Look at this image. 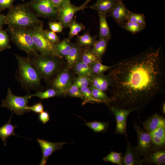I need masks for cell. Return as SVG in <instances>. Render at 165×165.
I'll use <instances>...</instances> for the list:
<instances>
[{
	"mask_svg": "<svg viewBox=\"0 0 165 165\" xmlns=\"http://www.w3.org/2000/svg\"><path fill=\"white\" fill-rule=\"evenodd\" d=\"M108 75L111 87L109 107L141 111L164 87L165 64L160 48L120 61Z\"/></svg>",
	"mask_w": 165,
	"mask_h": 165,
	"instance_id": "6da1fadb",
	"label": "cell"
},
{
	"mask_svg": "<svg viewBox=\"0 0 165 165\" xmlns=\"http://www.w3.org/2000/svg\"><path fill=\"white\" fill-rule=\"evenodd\" d=\"M18 68L16 78L23 89L27 90L39 91L42 77L37 69L31 62L28 57L15 54Z\"/></svg>",
	"mask_w": 165,
	"mask_h": 165,
	"instance_id": "7a4b0ae2",
	"label": "cell"
},
{
	"mask_svg": "<svg viewBox=\"0 0 165 165\" xmlns=\"http://www.w3.org/2000/svg\"><path fill=\"white\" fill-rule=\"evenodd\" d=\"M8 9L5 19V24L8 26L29 28L36 26L42 21L26 3L13 5Z\"/></svg>",
	"mask_w": 165,
	"mask_h": 165,
	"instance_id": "3957f363",
	"label": "cell"
},
{
	"mask_svg": "<svg viewBox=\"0 0 165 165\" xmlns=\"http://www.w3.org/2000/svg\"><path fill=\"white\" fill-rule=\"evenodd\" d=\"M7 31L9 33L10 40L19 49L25 52L28 57H32L39 54L28 28L8 26Z\"/></svg>",
	"mask_w": 165,
	"mask_h": 165,
	"instance_id": "277c9868",
	"label": "cell"
},
{
	"mask_svg": "<svg viewBox=\"0 0 165 165\" xmlns=\"http://www.w3.org/2000/svg\"><path fill=\"white\" fill-rule=\"evenodd\" d=\"M28 57L31 64L40 73L42 79L46 80L52 77L59 69L60 63L59 60L60 58L58 57L39 53Z\"/></svg>",
	"mask_w": 165,
	"mask_h": 165,
	"instance_id": "5b68a950",
	"label": "cell"
},
{
	"mask_svg": "<svg viewBox=\"0 0 165 165\" xmlns=\"http://www.w3.org/2000/svg\"><path fill=\"white\" fill-rule=\"evenodd\" d=\"M43 26V23L42 21L36 26L28 28L36 49L41 54L50 55L60 58L56 45L51 43L46 38L44 33Z\"/></svg>",
	"mask_w": 165,
	"mask_h": 165,
	"instance_id": "8992f818",
	"label": "cell"
},
{
	"mask_svg": "<svg viewBox=\"0 0 165 165\" xmlns=\"http://www.w3.org/2000/svg\"><path fill=\"white\" fill-rule=\"evenodd\" d=\"M29 93L24 96L14 95L9 87H8L6 98L2 101L1 107L13 111L18 116L23 115L30 111L27 109L29 99L31 97Z\"/></svg>",
	"mask_w": 165,
	"mask_h": 165,
	"instance_id": "52a82bcc",
	"label": "cell"
},
{
	"mask_svg": "<svg viewBox=\"0 0 165 165\" xmlns=\"http://www.w3.org/2000/svg\"><path fill=\"white\" fill-rule=\"evenodd\" d=\"M26 3L38 17L54 21L58 20V10L51 0H31Z\"/></svg>",
	"mask_w": 165,
	"mask_h": 165,
	"instance_id": "ba28073f",
	"label": "cell"
},
{
	"mask_svg": "<svg viewBox=\"0 0 165 165\" xmlns=\"http://www.w3.org/2000/svg\"><path fill=\"white\" fill-rule=\"evenodd\" d=\"M134 128L137 136L138 144L136 147L141 157H143L154 149L160 148L153 144L149 132L142 128L135 121Z\"/></svg>",
	"mask_w": 165,
	"mask_h": 165,
	"instance_id": "9c48e42d",
	"label": "cell"
},
{
	"mask_svg": "<svg viewBox=\"0 0 165 165\" xmlns=\"http://www.w3.org/2000/svg\"><path fill=\"white\" fill-rule=\"evenodd\" d=\"M112 114L115 116L116 121V127L115 133L123 135L126 138V124L127 117L133 111V109H126L116 107H110Z\"/></svg>",
	"mask_w": 165,
	"mask_h": 165,
	"instance_id": "30bf717a",
	"label": "cell"
},
{
	"mask_svg": "<svg viewBox=\"0 0 165 165\" xmlns=\"http://www.w3.org/2000/svg\"><path fill=\"white\" fill-rule=\"evenodd\" d=\"M85 8L81 5L78 6L71 3V1L64 3L58 9V19L63 25V28L69 27L75 13Z\"/></svg>",
	"mask_w": 165,
	"mask_h": 165,
	"instance_id": "8fae6325",
	"label": "cell"
},
{
	"mask_svg": "<svg viewBox=\"0 0 165 165\" xmlns=\"http://www.w3.org/2000/svg\"><path fill=\"white\" fill-rule=\"evenodd\" d=\"M72 84V79L67 69H64L53 79L51 83L52 88L59 91L61 95H65L68 89Z\"/></svg>",
	"mask_w": 165,
	"mask_h": 165,
	"instance_id": "7c38bea8",
	"label": "cell"
},
{
	"mask_svg": "<svg viewBox=\"0 0 165 165\" xmlns=\"http://www.w3.org/2000/svg\"><path fill=\"white\" fill-rule=\"evenodd\" d=\"M41 147L42 153V157L39 165L46 164L49 157L54 152L61 149L63 145L67 144L65 141L53 142L43 139H37Z\"/></svg>",
	"mask_w": 165,
	"mask_h": 165,
	"instance_id": "4fadbf2b",
	"label": "cell"
},
{
	"mask_svg": "<svg viewBox=\"0 0 165 165\" xmlns=\"http://www.w3.org/2000/svg\"><path fill=\"white\" fill-rule=\"evenodd\" d=\"M142 159L136 146L127 142V149L122 161L121 165H142Z\"/></svg>",
	"mask_w": 165,
	"mask_h": 165,
	"instance_id": "5bb4252c",
	"label": "cell"
},
{
	"mask_svg": "<svg viewBox=\"0 0 165 165\" xmlns=\"http://www.w3.org/2000/svg\"><path fill=\"white\" fill-rule=\"evenodd\" d=\"M143 158L142 161L143 164L165 165V147L157 148Z\"/></svg>",
	"mask_w": 165,
	"mask_h": 165,
	"instance_id": "9a60e30c",
	"label": "cell"
},
{
	"mask_svg": "<svg viewBox=\"0 0 165 165\" xmlns=\"http://www.w3.org/2000/svg\"><path fill=\"white\" fill-rule=\"evenodd\" d=\"M130 12L122 1L113 9L108 13V16L112 17L118 25L121 26L127 20Z\"/></svg>",
	"mask_w": 165,
	"mask_h": 165,
	"instance_id": "2e32d148",
	"label": "cell"
},
{
	"mask_svg": "<svg viewBox=\"0 0 165 165\" xmlns=\"http://www.w3.org/2000/svg\"><path fill=\"white\" fill-rule=\"evenodd\" d=\"M141 124L144 129L150 132L160 127L165 126V119L160 114L155 113Z\"/></svg>",
	"mask_w": 165,
	"mask_h": 165,
	"instance_id": "e0dca14e",
	"label": "cell"
},
{
	"mask_svg": "<svg viewBox=\"0 0 165 165\" xmlns=\"http://www.w3.org/2000/svg\"><path fill=\"white\" fill-rule=\"evenodd\" d=\"M122 1V0H97L94 4L89 7L97 12L107 14Z\"/></svg>",
	"mask_w": 165,
	"mask_h": 165,
	"instance_id": "ac0fdd59",
	"label": "cell"
},
{
	"mask_svg": "<svg viewBox=\"0 0 165 165\" xmlns=\"http://www.w3.org/2000/svg\"><path fill=\"white\" fill-rule=\"evenodd\" d=\"M82 46L77 42L73 43L69 53L65 57L69 68L73 67L76 63L81 60L83 48Z\"/></svg>",
	"mask_w": 165,
	"mask_h": 165,
	"instance_id": "d6986e66",
	"label": "cell"
},
{
	"mask_svg": "<svg viewBox=\"0 0 165 165\" xmlns=\"http://www.w3.org/2000/svg\"><path fill=\"white\" fill-rule=\"evenodd\" d=\"M90 77L91 80V85L99 90L104 91L110 86L111 81L108 75H94Z\"/></svg>",
	"mask_w": 165,
	"mask_h": 165,
	"instance_id": "ffe728a7",
	"label": "cell"
},
{
	"mask_svg": "<svg viewBox=\"0 0 165 165\" xmlns=\"http://www.w3.org/2000/svg\"><path fill=\"white\" fill-rule=\"evenodd\" d=\"M97 13L99 20V38L108 39L110 40L111 35L106 20L107 14L100 12Z\"/></svg>",
	"mask_w": 165,
	"mask_h": 165,
	"instance_id": "44dd1931",
	"label": "cell"
},
{
	"mask_svg": "<svg viewBox=\"0 0 165 165\" xmlns=\"http://www.w3.org/2000/svg\"><path fill=\"white\" fill-rule=\"evenodd\" d=\"M13 114V113L8 122L0 127V138L3 141L4 146L6 145V141L8 138L11 136H17L15 133L14 129L17 126H14L11 123Z\"/></svg>",
	"mask_w": 165,
	"mask_h": 165,
	"instance_id": "7402d4cb",
	"label": "cell"
},
{
	"mask_svg": "<svg viewBox=\"0 0 165 165\" xmlns=\"http://www.w3.org/2000/svg\"><path fill=\"white\" fill-rule=\"evenodd\" d=\"M108 39L99 38L96 40L92 48L91 49L92 52L97 57L98 60L101 61L103 56L106 50Z\"/></svg>",
	"mask_w": 165,
	"mask_h": 165,
	"instance_id": "603a6c76",
	"label": "cell"
},
{
	"mask_svg": "<svg viewBox=\"0 0 165 165\" xmlns=\"http://www.w3.org/2000/svg\"><path fill=\"white\" fill-rule=\"evenodd\" d=\"M73 43L70 40L64 38L56 45L57 53L60 58L65 57L71 49Z\"/></svg>",
	"mask_w": 165,
	"mask_h": 165,
	"instance_id": "cb8c5ba5",
	"label": "cell"
},
{
	"mask_svg": "<svg viewBox=\"0 0 165 165\" xmlns=\"http://www.w3.org/2000/svg\"><path fill=\"white\" fill-rule=\"evenodd\" d=\"M98 37L97 35L91 36L89 30L85 32L81 35L77 36V42L81 46L86 47L93 46L97 38Z\"/></svg>",
	"mask_w": 165,
	"mask_h": 165,
	"instance_id": "d4e9b609",
	"label": "cell"
},
{
	"mask_svg": "<svg viewBox=\"0 0 165 165\" xmlns=\"http://www.w3.org/2000/svg\"><path fill=\"white\" fill-rule=\"evenodd\" d=\"M73 68L78 75L91 77L94 75L90 67L81 60L76 63Z\"/></svg>",
	"mask_w": 165,
	"mask_h": 165,
	"instance_id": "484cf974",
	"label": "cell"
},
{
	"mask_svg": "<svg viewBox=\"0 0 165 165\" xmlns=\"http://www.w3.org/2000/svg\"><path fill=\"white\" fill-rule=\"evenodd\" d=\"M81 61L90 66L94 63L99 60L97 57L92 52L91 49L87 47L83 48Z\"/></svg>",
	"mask_w": 165,
	"mask_h": 165,
	"instance_id": "4316f807",
	"label": "cell"
},
{
	"mask_svg": "<svg viewBox=\"0 0 165 165\" xmlns=\"http://www.w3.org/2000/svg\"><path fill=\"white\" fill-rule=\"evenodd\" d=\"M68 27L70 30L68 38L70 40L72 38L75 36H77L79 32L86 29L83 24L76 21V16L73 18Z\"/></svg>",
	"mask_w": 165,
	"mask_h": 165,
	"instance_id": "83f0119b",
	"label": "cell"
},
{
	"mask_svg": "<svg viewBox=\"0 0 165 165\" xmlns=\"http://www.w3.org/2000/svg\"><path fill=\"white\" fill-rule=\"evenodd\" d=\"M123 28L132 34H135L143 30L145 26L138 23L126 21L121 26Z\"/></svg>",
	"mask_w": 165,
	"mask_h": 165,
	"instance_id": "f1b7e54d",
	"label": "cell"
},
{
	"mask_svg": "<svg viewBox=\"0 0 165 165\" xmlns=\"http://www.w3.org/2000/svg\"><path fill=\"white\" fill-rule=\"evenodd\" d=\"M61 95L60 93L56 90L51 88L44 91H37L33 94H31V97L35 96L43 100L45 99L59 96Z\"/></svg>",
	"mask_w": 165,
	"mask_h": 165,
	"instance_id": "f546056e",
	"label": "cell"
},
{
	"mask_svg": "<svg viewBox=\"0 0 165 165\" xmlns=\"http://www.w3.org/2000/svg\"><path fill=\"white\" fill-rule=\"evenodd\" d=\"M10 40L7 31L3 29L2 28L0 29V52L11 48Z\"/></svg>",
	"mask_w": 165,
	"mask_h": 165,
	"instance_id": "4dcf8cb0",
	"label": "cell"
},
{
	"mask_svg": "<svg viewBox=\"0 0 165 165\" xmlns=\"http://www.w3.org/2000/svg\"><path fill=\"white\" fill-rule=\"evenodd\" d=\"M107 66L102 64L101 61H97L90 66L93 73L94 75H101L104 73L110 70L113 66Z\"/></svg>",
	"mask_w": 165,
	"mask_h": 165,
	"instance_id": "1f68e13d",
	"label": "cell"
},
{
	"mask_svg": "<svg viewBox=\"0 0 165 165\" xmlns=\"http://www.w3.org/2000/svg\"><path fill=\"white\" fill-rule=\"evenodd\" d=\"M87 126L96 133H103L105 131L109 126L108 122H100L95 121L92 122H86Z\"/></svg>",
	"mask_w": 165,
	"mask_h": 165,
	"instance_id": "d6a6232c",
	"label": "cell"
},
{
	"mask_svg": "<svg viewBox=\"0 0 165 165\" xmlns=\"http://www.w3.org/2000/svg\"><path fill=\"white\" fill-rule=\"evenodd\" d=\"M89 88L90 90L93 97L96 99L104 101L108 104L109 100V97L101 90H99L90 85Z\"/></svg>",
	"mask_w": 165,
	"mask_h": 165,
	"instance_id": "836d02e7",
	"label": "cell"
},
{
	"mask_svg": "<svg viewBox=\"0 0 165 165\" xmlns=\"http://www.w3.org/2000/svg\"><path fill=\"white\" fill-rule=\"evenodd\" d=\"M123 154L112 151L107 156L103 159L105 162H110L119 165H121Z\"/></svg>",
	"mask_w": 165,
	"mask_h": 165,
	"instance_id": "e575fe53",
	"label": "cell"
},
{
	"mask_svg": "<svg viewBox=\"0 0 165 165\" xmlns=\"http://www.w3.org/2000/svg\"><path fill=\"white\" fill-rule=\"evenodd\" d=\"M127 21L137 23L146 26L145 17L143 14L135 13L130 11Z\"/></svg>",
	"mask_w": 165,
	"mask_h": 165,
	"instance_id": "d590c367",
	"label": "cell"
},
{
	"mask_svg": "<svg viewBox=\"0 0 165 165\" xmlns=\"http://www.w3.org/2000/svg\"><path fill=\"white\" fill-rule=\"evenodd\" d=\"M85 99V102H94L97 103H105L104 101L95 99L88 87H82L79 89Z\"/></svg>",
	"mask_w": 165,
	"mask_h": 165,
	"instance_id": "8d00e7d4",
	"label": "cell"
},
{
	"mask_svg": "<svg viewBox=\"0 0 165 165\" xmlns=\"http://www.w3.org/2000/svg\"><path fill=\"white\" fill-rule=\"evenodd\" d=\"M65 95L80 98L85 101L84 97L79 88L74 83L72 84L66 91Z\"/></svg>",
	"mask_w": 165,
	"mask_h": 165,
	"instance_id": "74e56055",
	"label": "cell"
},
{
	"mask_svg": "<svg viewBox=\"0 0 165 165\" xmlns=\"http://www.w3.org/2000/svg\"><path fill=\"white\" fill-rule=\"evenodd\" d=\"M91 80L90 77L84 75H78L75 79L74 83L79 88L87 87L91 84Z\"/></svg>",
	"mask_w": 165,
	"mask_h": 165,
	"instance_id": "f35d334b",
	"label": "cell"
},
{
	"mask_svg": "<svg viewBox=\"0 0 165 165\" xmlns=\"http://www.w3.org/2000/svg\"><path fill=\"white\" fill-rule=\"evenodd\" d=\"M44 33L46 38L51 43L56 45L60 41L59 36L55 32L51 30L44 29Z\"/></svg>",
	"mask_w": 165,
	"mask_h": 165,
	"instance_id": "ab89813d",
	"label": "cell"
},
{
	"mask_svg": "<svg viewBox=\"0 0 165 165\" xmlns=\"http://www.w3.org/2000/svg\"><path fill=\"white\" fill-rule=\"evenodd\" d=\"M48 24L50 30L55 32L62 33L63 28L62 24L60 21H50Z\"/></svg>",
	"mask_w": 165,
	"mask_h": 165,
	"instance_id": "60d3db41",
	"label": "cell"
},
{
	"mask_svg": "<svg viewBox=\"0 0 165 165\" xmlns=\"http://www.w3.org/2000/svg\"><path fill=\"white\" fill-rule=\"evenodd\" d=\"M149 132L151 136L165 140V126L160 127Z\"/></svg>",
	"mask_w": 165,
	"mask_h": 165,
	"instance_id": "b9f144b4",
	"label": "cell"
},
{
	"mask_svg": "<svg viewBox=\"0 0 165 165\" xmlns=\"http://www.w3.org/2000/svg\"><path fill=\"white\" fill-rule=\"evenodd\" d=\"M27 109L37 113H40L43 111L44 110L43 106L41 102L37 103L31 106H28Z\"/></svg>",
	"mask_w": 165,
	"mask_h": 165,
	"instance_id": "7bdbcfd3",
	"label": "cell"
},
{
	"mask_svg": "<svg viewBox=\"0 0 165 165\" xmlns=\"http://www.w3.org/2000/svg\"><path fill=\"white\" fill-rule=\"evenodd\" d=\"M15 0H0V13L5 9H9L13 5Z\"/></svg>",
	"mask_w": 165,
	"mask_h": 165,
	"instance_id": "ee69618b",
	"label": "cell"
},
{
	"mask_svg": "<svg viewBox=\"0 0 165 165\" xmlns=\"http://www.w3.org/2000/svg\"><path fill=\"white\" fill-rule=\"evenodd\" d=\"M38 118L40 121L45 124L48 122L50 119V115L49 113L46 111H43L39 113Z\"/></svg>",
	"mask_w": 165,
	"mask_h": 165,
	"instance_id": "f6af8a7d",
	"label": "cell"
},
{
	"mask_svg": "<svg viewBox=\"0 0 165 165\" xmlns=\"http://www.w3.org/2000/svg\"><path fill=\"white\" fill-rule=\"evenodd\" d=\"M52 2L58 10L65 3L71 0H51Z\"/></svg>",
	"mask_w": 165,
	"mask_h": 165,
	"instance_id": "bcb514c9",
	"label": "cell"
},
{
	"mask_svg": "<svg viewBox=\"0 0 165 165\" xmlns=\"http://www.w3.org/2000/svg\"><path fill=\"white\" fill-rule=\"evenodd\" d=\"M5 16L0 13V29L2 28V26L5 24Z\"/></svg>",
	"mask_w": 165,
	"mask_h": 165,
	"instance_id": "7dc6e473",
	"label": "cell"
},
{
	"mask_svg": "<svg viewBox=\"0 0 165 165\" xmlns=\"http://www.w3.org/2000/svg\"><path fill=\"white\" fill-rule=\"evenodd\" d=\"M92 0H86L85 2L81 6L84 7L85 8L86 7V5Z\"/></svg>",
	"mask_w": 165,
	"mask_h": 165,
	"instance_id": "c3c4849f",
	"label": "cell"
},
{
	"mask_svg": "<svg viewBox=\"0 0 165 165\" xmlns=\"http://www.w3.org/2000/svg\"><path fill=\"white\" fill-rule=\"evenodd\" d=\"M162 112L163 113V114L164 115H165V102H164L162 105Z\"/></svg>",
	"mask_w": 165,
	"mask_h": 165,
	"instance_id": "681fc988",
	"label": "cell"
},
{
	"mask_svg": "<svg viewBox=\"0 0 165 165\" xmlns=\"http://www.w3.org/2000/svg\"><path fill=\"white\" fill-rule=\"evenodd\" d=\"M25 0H22V1H25Z\"/></svg>",
	"mask_w": 165,
	"mask_h": 165,
	"instance_id": "f907efd6",
	"label": "cell"
}]
</instances>
